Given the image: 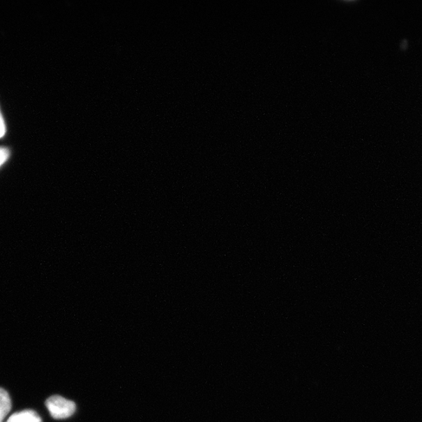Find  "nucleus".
I'll return each instance as SVG.
<instances>
[{
	"instance_id": "obj_1",
	"label": "nucleus",
	"mask_w": 422,
	"mask_h": 422,
	"mask_svg": "<svg viewBox=\"0 0 422 422\" xmlns=\"http://www.w3.org/2000/svg\"><path fill=\"white\" fill-rule=\"evenodd\" d=\"M51 416L55 419H65L73 416L76 410L74 402L60 395H53L45 402Z\"/></svg>"
},
{
	"instance_id": "obj_2",
	"label": "nucleus",
	"mask_w": 422,
	"mask_h": 422,
	"mask_svg": "<svg viewBox=\"0 0 422 422\" xmlns=\"http://www.w3.org/2000/svg\"><path fill=\"white\" fill-rule=\"evenodd\" d=\"M6 422H42V419L36 412L25 410L12 414Z\"/></svg>"
},
{
	"instance_id": "obj_3",
	"label": "nucleus",
	"mask_w": 422,
	"mask_h": 422,
	"mask_svg": "<svg viewBox=\"0 0 422 422\" xmlns=\"http://www.w3.org/2000/svg\"><path fill=\"white\" fill-rule=\"evenodd\" d=\"M11 410V400L8 392L0 388V422L4 419Z\"/></svg>"
},
{
	"instance_id": "obj_5",
	"label": "nucleus",
	"mask_w": 422,
	"mask_h": 422,
	"mask_svg": "<svg viewBox=\"0 0 422 422\" xmlns=\"http://www.w3.org/2000/svg\"><path fill=\"white\" fill-rule=\"evenodd\" d=\"M6 133H8V127H6L4 116L1 107H0V139L3 138Z\"/></svg>"
},
{
	"instance_id": "obj_4",
	"label": "nucleus",
	"mask_w": 422,
	"mask_h": 422,
	"mask_svg": "<svg viewBox=\"0 0 422 422\" xmlns=\"http://www.w3.org/2000/svg\"><path fill=\"white\" fill-rule=\"evenodd\" d=\"M10 157V149L6 146H0V167L5 165Z\"/></svg>"
}]
</instances>
